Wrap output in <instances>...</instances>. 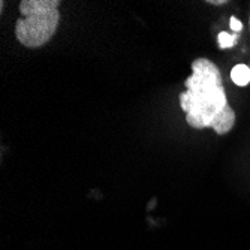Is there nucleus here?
<instances>
[{
    "mask_svg": "<svg viewBox=\"0 0 250 250\" xmlns=\"http://www.w3.org/2000/svg\"><path fill=\"white\" fill-rule=\"evenodd\" d=\"M237 41H238V33L229 35V33H226V32H220V33H219V36H217L219 48H222V50L232 48Z\"/></svg>",
    "mask_w": 250,
    "mask_h": 250,
    "instance_id": "nucleus-4",
    "label": "nucleus"
},
{
    "mask_svg": "<svg viewBox=\"0 0 250 250\" xmlns=\"http://www.w3.org/2000/svg\"><path fill=\"white\" fill-rule=\"evenodd\" d=\"M229 26H231V29H232L235 33H240V32L243 30V24H241V21L237 20V17H231V20H229Z\"/></svg>",
    "mask_w": 250,
    "mask_h": 250,
    "instance_id": "nucleus-5",
    "label": "nucleus"
},
{
    "mask_svg": "<svg viewBox=\"0 0 250 250\" xmlns=\"http://www.w3.org/2000/svg\"><path fill=\"white\" fill-rule=\"evenodd\" d=\"M231 80L240 87H246L250 83V67L244 63L235 64L231 71Z\"/></svg>",
    "mask_w": 250,
    "mask_h": 250,
    "instance_id": "nucleus-3",
    "label": "nucleus"
},
{
    "mask_svg": "<svg viewBox=\"0 0 250 250\" xmlns=\"http://www.w3.org/2000/svg\"><path fill=\"white\" fill-rule=\"evenodd\" d=\"M59 0H22L17 20V39L27 48H38L47 43L60 22Z\"/></svg>",
    "mask_w": 250,
    "mask_h": 250,
    "instance_id": "nucleus-2",
    "label": "nucleus"
},
{
    "mask_svg": "<svg viewBox=\"0 0 250 250\" xmlns=\"http://www.w3.org/2000/svg\"><path fill=\"white\" fill-rule=\"evenodd\" d=\"M185 85L186 92L180 93L178 98L190 127H211L217 135L228 133L234 127L235 112L228 105L222 74L211 60L196 59Z\"/></svg>",
    "mask_w": 250,
    "mask_h": 250,
    "instance_id": "nucleus-1",
    "label": "nucleus"
},
{
    "mask_svg": "<svg viewBox=\"0 0 250 250\" xmlns=\"http://www.w3.org/2000/svg\"><path fill=\"white\" fill-rule=\"evenodd\" d=\"M208 3L210 5H225L226 2H225V0H219V2H213V0H208Z\"/></svg>",
    "mask_w": 250,
    "mask_h": 250,
    "instance_id": "nucleus-6",
    "label": "nucleus"
}]
</instances>
